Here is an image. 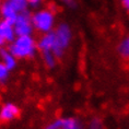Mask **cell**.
<instances>
[{
  "label": "cell",
  "mask_w": 129,
  "mask_h": 129,
  "mask_svg": "<svg viewBox=\"0 0 129 129\" xmlns=\"http://www.w3.org/2000/svg\"><path fill=\"white\" fill-rule=\"evenodd\" d=\"M8 49L17 57V59H31L37 54V41L33 35L17 36L9 44Z\"/></svg>",
  "instance_id": "cell-1"
},
{
  "label": "cell",
  "mask_w": 129,
  "mask_h": 129,
  "mask_svg": "<svg viewBox=\"0 0 129 129\" xmlns=\"http://www.w3.org/2000/svg\"><path fill=\"white\" fill-rule=\"evenodd\" d=\"M119 1H120V4L124 7L125 10H127L129 12V0H119Z\"/></svg>",
  "instance_id": "cell-19"
},
{
  "label": "cell",
  "mask_w": 129,
  "mask_h": 129,
  "mask_svg": "<svg viewBox=\"0 0 129 129\" xmlns=\"http://www.w3.org/2000/svg\"><path fill=\"white\" fill-rule=\"evenodd\" d=\"M17 10L12 7V5L9 2V0H5L0 4V15H1V20L9 22V23H14L15 19L18 17Z\"/></svg>",
  "instance_id": "cell-6"
},
{
  "label": "cell",
  "mask_w": 129,
  "mask_h": 129,
  "mask_svg": "<svg viewBox=\"0 0 129 129\" xmlns=\"http://www.w3.org/2000/svg\"><path fill=\"white\" fill-rule=\"evenodd\" d=\"M55 46V34L54 31L49 33L42 34L37 40V48L41 51H53Z\"/></svg>",
  "instance_id": "cell-7"
},
{
  "label": "cell",
  "mask_w": 129,
  "mask_h": 129,
  "mask_svg": "<svg viewBox=\"0 0 129 129\" xmlns=\"http://www.w3.org/2000/svg\"><path fill=\"white\" fill-rule=\"evenodd\" d=\"M0 21H1V15H0Z\"/></svg>",
  "instance_id": "cell-21"
},
{
  "label": "cell",
  "mask_w": 129,
  "mask_h": 129,
  "mask_svg": "<svg viewBox=\"0 0 129 129\" xmlns=\"http://www.w3.org/2000/svg\"><path fill=\"white\" fill-rule=\"evenodd\" d=\"M4 44H5V42H4V41H2V40H1V38H0V48H1V47H2V45H4Z\"/></svg>",
  "instance_id": "cell-20"
},
{
  "label": "cell",
  "mask_w": 129,
  "mask_h": 129,
  "mask_svg": "<svg viewBox=\"0 0 129 129\" xmlns=\"http://www.w3.org/2000/svg\"><path fill=\"white\" fill-rule=\"evenodd\" d=\"M86 129H105L104 124H103L102 119L99 117H93L88 124V128Z\"/></svg>",
  "instance_id": "cell-15"
},
{
  "label": "cell",
  "mask_w": 129,
  "mask_h": 129,
  "mask_svg": "<svg viewBox=\"0 0 129 129\" xmlns=\"http://www.w3.org/2000/svg\"><path fill=\"white\" fill-rule=\"evenodd\" d=\"M60 2H62V4L64 5V6H67V7H69V8H71V9H73L77 6V4H76V0H59Z\"/></svg>",
  "instance_id": "cell-17"
},
{
  "label": "cell",
  "mask_w": 129,
  "mask_h": 129,
  "mask_svg": "<svg viewBox=\"0 0 129 129\" xmlns=\"http://www.w3.org/2000/svg\"><path fill=\"white\" fill-rule=\"evenodd\" d=\"M15 37H17V34H15L13 24L2 20L0 21V38L5 42V44H10Z\"/></svg>",
  "instance_id": "cell-8"
},
{
  "label": "cell",
  "mask_w": 129,
  "mask_h": 129,
  "mask_svg": "<svg viewBox=\"0 0 129 129\" xmlns=\"http://www.w3.org/2000/svg\"><path fill=\"white\" fill-rule=\"evenodd\" d=\"M13 27L15 31L17 36L21 35H32L34 33V26L32 22V15L28 11L19 13L17 19H15Z\"/></svg>",
  "instance_id": "cell-4"
},
{
  "label": "cell",
  "mask_w": 129,
  "mask_h": 129,
  "mask_svg": "<svg viewBox=\"0 0 129 129\" xmlns=\"http://www.w3.org/2000/svg\"><path fill=\"white\" fill-rule=\"evenodd\" d=\"M27 1H28L30 7H32V8H38L42 5L43 0H27Z\"/></svg>",
  "instance_id": "cell-18"
},
{
  "label": "cell",
  "mask_w": 129,
  "mask_h": 129,
  "mask_svg": "<svg viewBox=\"0 0 129 129\" xmlns=\"http://www.w3.org/2000/svg\"><path fill=\"white\" fill-rule=\"evenodd\" d=\"M10 78V70L0 61V85H4Z\"/></svg>",
  "instance_id": "cell-14"
},
{
  "label": "cell",
  "mask_w": 129,
  "mask_h": 129,
  "mask_svg": "<svg viewBox=\"0 0 129 129\" xmlns=\"http://www.w3.org/2000/svg\"><path fill=\"white\" fill-rule=\"evenodd\" d=\"M117 53L122 59H129V35L122 37L117 46Z\"/></svg>",
  "instance_id": "cell-12"
},
{
  "label": "cell",
  "mask_w": 129,
  "mask_h": 129,
  "mask_svg": "<svg viewBox=\"0 0 129 129\" xmlns=\"http://www.w3.org/2000/svg\"><path fill=\"white\" fill-rule=\"evenodd\" d=\"M61 128V117L55 118L45 126L44 129H60Z\"/></svg>",
  "instance_id": "cell-16"
},
{
  "label": "cell",
  "mask_w": 129,
  "mask_h": 129,
  "mask_svg": "<svg viewBox=\"0 0 129 129\" xmlns=\"http://www.w3.org/2000/svg\"><path fill=\"white\" fill-rule=\"evenodd\" d=\"M0 61H1L10 71L14 70L18 66L17 57H15L8 48H2V47L0 48Z\"/></svg>",
  "instance_id": "cell-9"
},
{
  "label": "cell",
  "mask_w": 129,
  "mask_h": 129,
  "mask_svg": "<svg viewBox=\"0 0 129 129\" xmlns=\"http://www.w3.org/2000/svg\"><path fill=\"white\" fill-rule=\"evenodd\" d=\"M54 34H55V46L53 53L59 59V58L63 57L66 50L71 45L73 38V32L71 26L68 23L61 22V23L56 25V27L54 30Z\"/></svg>",
  "instance_id": "cell-2"
},
{
  "label": "cell",
  "mask_w": 129,
  "mask_h": 129,
  "mask_svg": "<svg viewBox=\"0 0 129 129\" xmlns=\"http://www.w3.org/2000/svg\"><path fill=\"white\" fill-rule=\"evenodd\" d=\"M9 2L12 5L18 13H22V12H26L28 11V1L27 0H9Z\"/></svg>",
  "instance_id": "cell-13"
},
{
  "label": "cell",
  "mask_w": 129,
  "mask_h": 129,
  "mask_svg": "<svg viewBox=\"0 0 129 129\" xmlns=\"http://www.w3.org/2000/svg\"><path fill=\"white\" fill-rule=\"evenodd\" d=\"M42 56V60H43V63L45 64V67L48 69H54L57 64V60L58 58L56 57L53 51H42L41 53Z\"/></svg>",
  "instance_id": "cell-11"
},
{
  "label": "cell",
  "mask_w": 129,
  "mask_h": 129,
  "mask_svg": "<svg viewBox=\"0 0 129 129\" xmlns=\"http://www.w3.org/2000/svg\"><path fill=\"white\" fill-rule=\"evenodd\" d=\"M34 30L41 34L53 32L56 27V14L51 8H41L32 13Z\"/></svg>",
  "instance_id": "cell-3"
},
{
  "label": "cell",
  "mask_w": 129,
  "mask_h": 129,
  "mask_svg": "<svg viewBox=\"0 0 129 129\" xmlns=\"http://www.w3.org/2000/svg\"><path fill=\"white\" fill-rule=\"evenodd\" d=\"M60 129H83L81 120L73 116L61 117V128Z\"/></svg>",
  "instance_id": "cell-10"
},
{
  "label": "cell",
  "mask_w": 129,
  "mask_h": 129,
  "mask_svg": "<svg viewBox=\"0 0 129 129\" xmlns=\"http://www.w3.org/2000/svg\"><path fill=\"white\" fill-rule=\"evenodd\" d=\"M20 115V108L13 102H7L0 107V121L10 122Z\"/></svg>",
  "instance_id": "cell-5"
}]
</instances>
